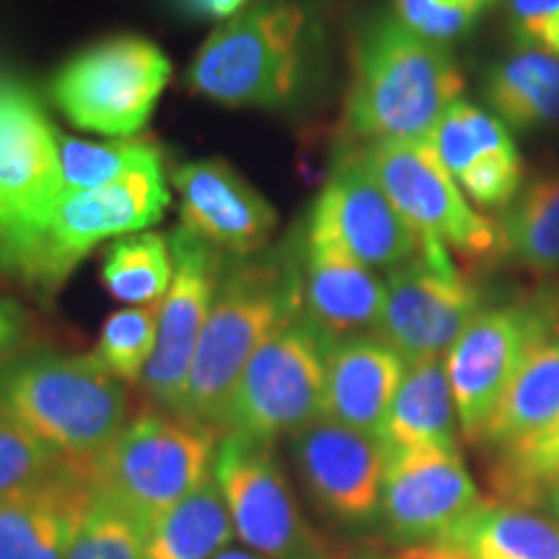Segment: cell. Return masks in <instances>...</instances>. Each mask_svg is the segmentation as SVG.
I'll use <instances>...</instances> for the list:
<instances>
[{"instance_id": "18", "label": "cell", "mask_w": 559, "mask_h": 559, "mask_svg": "<svg viewBox=\"0 0 559 559\" xmlns=\"http://www.w3.org/2000/svg\"><path fill=\"white\" fill-rule=\"evenodd\" d=\"M300 317L330 345L376 332L386 283L324 230L306 223L298 239Z\"/></svg>"}, {"instance_id": "37", "label": "cell", "mask_w": 559, "mask_h": 559, "mask_svg": "<svg viewBox=\"0 0 559 559\" xmlns=\"http://www.w3.org/2000/svg\"><path fill=\"white\" fill-rule=\"evenodd\" d=\"M32 332V319L24 306L13 298H0V366L16 355L26 353V340Z\"/></svg>"}, {"instance_id": "13", "label": "cell", "mask_w": 559, "mask_h": 559, "mask_svg": "<svg viewBox=\"0 0 559 559\" xmlns=\"http://www.w3.org/2000/svg\"><path fill=\"white\" fill-rule=\"evenodd\" d=\"M58 198V128L32 88L0 70V270Z\"/></svg>"}, {"instance_id": "10", "label": "cell", "mask_w": 559, "mask_h": 559, "mask_svg": "<svg viewBox=\"0 0 559 559\" xmlns=\"http://www.w3.org/2000/svg\"><path fill=\"white\" fill-rule=\"evenodd\" d=\"M171 79V62L143 37H111L70 58L52 81V102L75 128L135 138Z\"/></svg>"}, {"instance_id": "11", "label": "cell", "mask_w": 559, "mask_h": 559, "mask_svg": "<svg viewBox=\"0 0 559 559\" xmlns=\"http://www.w3.org/2000/svg\"><path fill=\"white\" fill-rule=\"evenodd\" d=\"M485 290L453 262L440 241L423 239L409 262L386 277L376 334L402 355L407 366L443 358L466 326L479 317Z\"/></svg>"}, {"instance_id": "16", "label": "cell", "mask_w": 559, "mask_h": 559, "mask_svg": "<svg viewBox=\"0 0 559 559\" xmlns=\"http://www.w3.org/2000/svg\"><path fill=\"white\" fill-rule=\"evenodd\" d=\"M306 223L330 234L370 270L402 267L423 247L417 230L370 177L355 148L337 158Z\"/></svg>"}, {"instance_id": "39", "label": "cell", "mask_w": 559, "mask_h": 559, "mask_svg": "<svg viewBox=\"0 0 559 559\" xmlns=\"http://www.w3.org/2000/svg\"><path fill=\"white\" fill-rule=\"evenodd\" d=\"M400 559H472L464 549L453 544H417V547H404Z\"/></svg>"}, {"instance_id": "36", "label": "cell", "mask_w": 559, "mask_h": 559, "mask_svg": "<svg viewBox=\"0 0 559 559\" xmlns=\"http://www.w3.org/2000/svg\"><path fill=\"white\" fill-rule=\"evenodd\" d=\"M508 26L519 47H539L547 26L559 16V0H506Z\"/></svg>"}, {"instance_id": "38", "label": "cell", "mask_w": 559, "mask_h": 559, "mask_svg": "<svg viewBox=\"0 0 559 559\" xmlns=\"http://www.w3.org/2000/svg\"><path fill=\"white\" fill-rule=\"evenodd\" d=\"M247 3L249 0H179L181 9L202 19H230Z\"/></svg>"}, {"instance_id": "32", "label": "cell", "mask_w": 559, "mask_h": 559, "mask_svg": "<svg viewBox=\"0 0 559 559\" xmlns=\"http://www.w3.org/2000/svg\"><path fill=\"white\" fill-rule=\"evenodd\" d=\"M160 304L130 306L104 321L94 355L122 383H140L158 337Z\"/></svg>"}, {"instance_id": "15", "label": "cell", "mask_w": 559, "mask_h": 559, "mask_svg": "<svg viewBox=\"0 0 559 559\" xmlns=\"http://www.w3.org/2000/svg\"><path fill=\"white\" fill-rule=\"evenodd\" d=\"M481 495L456 451L389 453L381 485V519L407 547L438 544L481 506Z\"/></svg>"}, {"instance_id": "21", "label": "cell", "mask_w": 559, "mask_h": 559, "mask_svg": "<svg viewBox=\"0 0 559 559\" xmlns=\"http://www.w3.org/2000/svg\"><path fill=\"white\" fill-rule=\"evenodd\" d=\"M94 498L88 469L0 498V559H66Z\"/></svg>"}, {"instance_id": "8", "label": "cell", "mask_w": 559, "mask_h": 559, "mask_svg": "<svg viewBox=\"0 0 559 559\" xmlns=\"http://www.w3.org/2000/svg\"><path fill=\"white\" fill-rule=\"evenodd\" d=\"M353 148L419 239L440 241L472 264L506 257L500 223L469 205L430 140H389Z\"/></svg>"}, {"instance_id": "4", "label": "cell", "mask_w": 559, "mask_h": 559, "mask_svg": "<svg viewBox=\"0 0 559 559\" xmlns=\"http://www.w3.org/2000/svg\"><path fill=\"white\" fill-rule=\"evenodd\" d=\"M169 200L160 153L115 185L60 194L45 221L19 243L0 275L13 277L32 296L52 298L102 241L140 234L158 223Z\"/></svg>"}, {"instance_id": "33", "label": "cell", "mask_w": 559, "mask_h": 559, "mask_svg": "<svg viewBox=\"0 0 559 559\" xmlns=\"http://www.w3.org/2000/svg\"><path fill=\"white\" fill-rule=\"evenodd\" d=\"M143 526L94 487V498L66 559H143Z\"/></svg>"}, {"instance_id": "34", "label": "cell", "mask_w": 559, "mask_h": 559, "mask_svg": "<svg viewBox=\"0 0 559 559\" xmlns=\"http://www.w3.org/2000/svg\"><path fill=\"white\" fill-rule=\"evenodd\" d=\"M70 469H75V464L0 415V498L47 485Z\"/></svg>"}, {"instance_id": "23", "label": "cell", "mask_w": 559, "mask_h": 559, "mask_svg": "<svg viewBox=\"0 0 559 559\" xmlns=\"http://www.w3.org/2000/svg\"><path fill=\"white\" fill-rule=\"evenodd\" d=\"M481 96L515 132L559 128V60L539 47H519L485 70Z\"/></svg>"}, {"instance_id": "27", "label": "cell", "mask_w": 559, "mask_h": 559, "mask_svg": "<svg viewBox=\"0 0 559 559\" xmlns=\"http://www.w3.org/2000/svg\"><path fill=\"white\" fill-rule=\"evenodd\" d=\"M234 521L213 474L145 531L143 559H213L234 539Z\"/></svg>"}, {"instance_id": "20", "label": "cell", "mask_w": 559, "mask_h": 559, "mask_svg": "<svg viewBox=\"0 0 559 559\" xmlns=\"http://www.w3.org/2000/svg\"><path fill=\"white\" fill-rule=\"evenodd\" d=\"M407 362L379 334H358L326 349L324 417L379 438Z\"/></svg>"}, {"instance_id": "6", "label": "cell", "mask_w": 559, "mask_h": 559, "mask_svg": "<svg viewBox=\"0 0 559 559\" xmlns=\"http://www.w3.org/2000/svg\"><path fill=\"white\" fill-rule=\"evenodd\" d=\"M215 449V428L169 412H145L91 461L88 477L148 531L213 474Z\"/></svg>"}, {"instance_id": "17", "label": "cell", "mask_w": 559, "mask_h": 559, "mask_svg": "<svg viewBox=\"0 0 559 559\" xmlns=\"http://www.w3.org/2000/svg\"><path fill=\"white\" fill-rule=\"evenodd\" d=\"M293 461L324 515L345 526H362L379 515L386 469L379 438L321 417L293 436Z\"/></svg>"}, {"instance_id": "3", "label": "cell", "mask_w": 559, "mask_h": 559, "mask_svg": "<svg viewBox=\"0 0 559 559\" xmlns=\"http://www.w3.org/2000/svg\"><path fill=\"white\" fill-rule=\"evenodd\" d=\"M0 415L88 469L130 423V396L94 355L21 353L0 366Z\"/></svg>"}, {"instance_id": "1", "label": "cell", "mask_w": 559, "mask_h": 559, "mask_svg": "<svg viewBox=\"0 0 559 559\" xmlns=\"http://www.w3.org/2000/svg\"><path fill=\"white\" fill-rule=\"evenodd\" d=\"M464 75L449 45L419 37L394 11L368 16L353 39V75L345 96L347 140L355 145L428 140Z\"/></svg>"}, {"instance_id": "30", "label": "cell", "mask_w": 559, "mask_h": 559, "mask_svg": "<svg viewBox=\"0 0 559 559\" xmlns=\"http://www.w3.org/2000/svg\"><path fill=\"white\" fill-rule=\"evenodd\" d=\"M153 156H158V148L143 138H107L91 143L58 130L60 194H79L115 185Z\"/></svg>"}, {"instance_id": "14", "label": "cell", "mask_w": 559, "mask_h": 559, "mask_svg": "<svg viewBox=\"0 0 559 559\" xmlns=\"http://www.w3.org/2000/svg\"><path fill=\"white\" fill-rule=\"evenodd\" d=\"M169 247L174 280L166 298L160 300L156 349L140 386L158 412L177 415L198 342L213 309L226 254L181 226L169 234Z\"/></svg>"}, {"instance_id": "41", "label": "cell", "mask_w": 559, "mask_h": 559, "mask_svg": "<svg viewBox=\"0 0 559 559\" xmlns=\"http://www.w3.org/2000/svg\"><path fill=\"white\" fill-rule=\"evenodd\" d=\"M539 50H547L549 55H555L559 60V16L551 21V24L544 29L542 39H539Z\"/></svg>"}, {"instance_id": "28", "label": "cell", "mask_w": 559, "mask_h": 559, "mask_svg": "<svg viewBox=\"0 0 559 559\" xmlns=\"http://www.w3.org/2000/svg\"><path fill=\"white\" fill-rule=\"evenodd\" d=\"M428 140L456 185L481 166L519 153V145L506 124L492 111L466 99L453 102L445 109Z\"/></svg>"}, {"instance_id": "42", "label": "cell", "mask_w": 559, "mask_h": 559, "mask_svg": "<svg viewBox=\"0 0 559 559\" xmlns=\"http://www.w3.org/2000/svg\"><path fill=\"white\" fill-rule=\"evenodd\" d=\"M213 559H267V557L251 555V551H223V555L213 557Z\"/></svg>"}, {"instance_id": "12", "label": "cell", "mask_w": 559, "mask_h": 559, "mask_svg": "<svg viewBox=\"0 0 559 559\" xmlns=\"http://www.w3.org/2000/svg\"><path fill=\"white\" fill-rule=\"evenodd\" d=\"M213 477L234 521L236 536L267 559H332L306 521L275 443L223 432L213 456Z\"/></svg>"}, {"instance_id": "25", "label": "cell", "mask_w": 559, "mask_h": 559, "mask_svg": "<svg viewBox=\"0 0 559 559\" xmlns=\"http://www.w3.org/2000/svg\"><path fill=\"white\" fill-rule=\"evenodd\" d=\"M438 544L472 559H559V521L506 502H481Z\"/></svg>"}, {"instance_id": "22", "label": "cell", "mask_w": 559, "mask_h": 559, "mask_svg": "<svg viewBox=\"0 0 559 559\" xmlns=\"http://www.w3.org/2000/svg\"><path fill=\"white\" fill-rule=\"evenodd\" d=\"M459 415L453 404L445 360L432 358L407 366L386 423L379 432L383 453L443 449L459 453Z\"/></svg>"}, {"instance_id": "2", "label": "cell", "mask_w": 559, "mask_h": 559, "mask_svg": "<svg viewBox=\"0 0 559 559\" xmlns=\"http://www.w3.org/2000/svg\"><path fill=\"white\" fill-rule=\"evenodd\" d=\"M300 313L298 241L226 257L177 417L221 430L251 355Z\"/></svg>"}, {"instance_id": "24", "label": "cell", "mask_w": 559, "mask_h": 559, "mask_svg": "<svg viewBox=\"0 0 559 559\" xmlns=\"http://www.w3.org/2000/svg\"><path fill=\"white\" fill-rule=\"evenodd\" d=\"M559 423V337L544 342L523 362L487 423L479 449L506 451L539 438Z\"/></svg>"}, {"instance_id": "26", "label": "cell", "mask_w": 559, "mask_h": 559, "mask_svg": "<svg viewBox=\"0 0 559 559\" xmlns=\"http://www.w3.org/2000/svg\"><path fill=\"white\" fill-rule=\"evenodd\" d=\"M502 247L515 267L536 277L559 272V169L523 181L500 218Z\"/></svg>"}, {"instance_id": "9", "label": "cell", "mask_w": 559, "mask_h": 559, "mask_svg": "<svg viewBox=\"0 0 559 559\" xmlns=\"http://www.w3.org/2000/svg\"><path fill=\"white\" fill-rule=\"evenodd\" d=\"M326 342L304 317L285 321L243 368L221 430L275 443L324 417Z\"/></svg>"}, {"instance_id": "5", "label": "cell", "mask_w": 559, "mask_h": 559, "mask_svg": "<svg viewBox=\"0 0 559 559\" xmlns=\"http://www.w3.org/2000/svg\"><path fill=\"white\" fill-rule=\"evenodd\" d=\"M306 37L309 13L298 0H260L213 32L187 83L226 107H283L304 75Z\"/></svg>"}, {"instance_id": "40", "label": "cell", "mask_w": 559, "mask_h": 559, "mask_svg": "<svg viewBox=\"0 0 559 559\" xmlns=\"http://www.w3.org/2000/svg\"><path fill=\"white\" fill-rule=\"evenodd\" d=\"M332 559H400V555H386V551L376 547H360L342 551V555H332Z\"/></svg>"}, {"instance_id": "35", "label": "cell", "mask_w": 559, "mask_h": 559, "mask_svg": "<svg viewBox=\"0 0 559 559\" xmlns=\"http://www.w3.org/2000/svg\"><path fill=\"white\" fill-rule=\"evenodd\" d=\"M500 0H394V13L419 37L451 45L466 37Z\"/></svg>"}, {"instance_id": "31", "label": "cell", "mask_w": 559, "mask_h": 559, "mask_svg": "<svg viewBox=\"0 0 559 559\" xmlns=\"http://www.w3.org/2000/svg\"><path fill=\"white\" fill-rule=\"evenodd\" d=\"M487 479L495 500L506 506L534 508L547 502L559 481V423L539 438L495 453Z\"/></svg>"}, {"instance_id": "7", "label": "cell", "mask_w": 559, "mask_h": 559, "mask_svg": "<svg viewBox=\"0 0 559 559\" xmlns=\"http://www.w3.org/2000/svg\"><path fill=\"white\" fill-rule=\"evenodd\" d=\"M559 337V293L485 309L445 353L459 428L466 443L479 445L487 423L506 396L523 362L544 342Z\"/></svg>"}, {"instance_id": "43", "label": "cell", "mask_w": 559, "mask_h": 559, "mask_svg": "<svg viewBox=\"0 0 559 559\" xmlns=\"http://www.w3.org/2000/svg\"><path fill=\"white\" fill-rule=\"evenodd\" d=\"M547 502H549V506H551V510H555V513L559 515V481H557L555 487H551V492H549Z\"/></svg>"}, {"instance_id": "29", "label": "cell", "mask_w": 559, "mask_h": 559, "mask_svg": "<svg viewBox=\"0 0 559 559\" xmlns=\"http://www.w3.org/2000/svg\"><path fill=\"white\" fill-rule=\"evenodd\" d=\"M171 280L174 257L169 239L164 236L140 230L109 243L102 264V283L122 304H160L171 288Z\"/></svg>"}, {"instance_id": "19", "label": "cell", "mask_w": 559, "mask_h": 559, "mask_svg": "<svg viewBox=\"0 0 559 559\" xmlns=\"http://www.w3.org/2000/svg\"><path fill=\"white\" fill-rule=\"evenodd\" d=\"M181 228L226 257L254 254L267 247L277 213L228 160L200 158L174 171Z\"/></svg>"}]
</instances>
